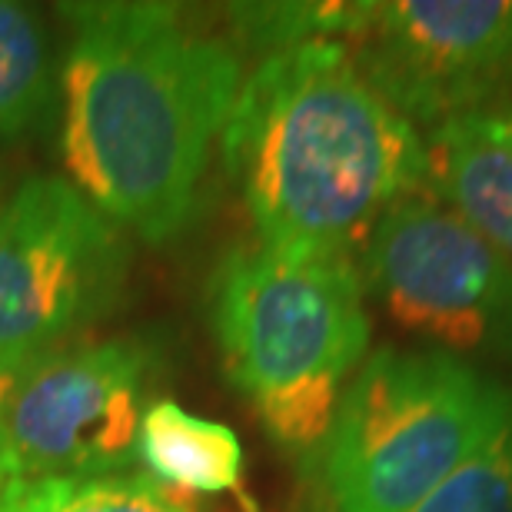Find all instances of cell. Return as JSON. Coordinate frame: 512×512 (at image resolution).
Returning <instances> with one entry per match:
<instances>
[{"instance_id":"15","label":"cell","mask_w":512,"mask_h":512,"mask_svg":"<svg viewBox=\"0 0 512 512\" xmlns=\"http://www.w3.org/2000/svg\"><path fill=\"white\" fill-rule=\"evenodd\" d=\"M489 120H493V127L499 130V137H503L509 147H512V107H503V110H486Z\"/></svg>"},{"instance_id":"3","label":"cell","mask_w":512,"mask_h":512,"mask_svg":"<svg viewBox=\"0 0 512 512\" xmlns=\"http://www.w3.org/2000/svg\"><path fill=\"white\" fill-rule=\"evenodd\" d=\"M207 316L223 373L250 396L266 436L313 459L370 346L356 260L240 243L213 266Z\"/></svg>"},{"instance_id":"6","label":"cell","mask_w":512,"mask_h":512,"mask_svg":"<svg viewBox=\"0 0 512 512\" xmlns=\"http://www.w3.org/2000/svg\"><path fill=\"white\" fill-rule=\"evenodd\" d=\"M163 366L160 330L70 343L27 366L0 426V469L7 479L127 473Z\"/></svg>"},{"instance_id":"10","label":"cell","mask_w":512,"mask_h":512,"mask_svg":"<svg viewBox=\"0 0 512 512\" xmlns=\"http://www.w3.org/2000/svg\"><path fill=\"white\" fill-rule=\"evenodd\" d=\"M137 463L167 489L197 496L240 493L247 456L230 426L203 419L173 399H153L140 419Z\"/></svg>"},{"instance_id":"13","label":"cell","mask_w":512,"mask_h":512,"mask_svg":"<svg viewBox=\"0 0 512 512\" xmlns=\"http://www.w3.org/2000/svg\"><path fill=\"white\" fill-rule=\"evenodd\" d=\"M373 4H237L230 7L233 44L270 54L310 40H350L363 30Z\"/></svg>"},{"instance_id":"9","label":"cell","mask_w":512,"mask_h":512,"mask_svg":"<svg viewBox=\"0 0 512 512\" xmlns=\"http://www.w3.org/2000/svg\"><path fill=\"white\" fill-rule=\"evenodd\" d=\"M429 187L512 260V147L483 114L429 130Z\"/></svg>"},{"instance_id":"7","label":"cell","mask_w":512,"mask_h":512,"mask_svg":"<svg viewBox=\"0 0 512 512\" xmlns=\"http://www.w3.org/2000/svg\"><path fill=\"white\" fill-rule=\"evenodd\" d=\"M356 266L406 333L453 356L512 363V260L433 190L393 203Z\"/></svg>"},{"instance_id":"2","label":"cell","mask_w":512,"mask_h":512,"mask_svg":"<svg viewBox=\"0 0 512 512\" xmlns=\"http://www.w3.org/2000/svg\"><path fill=\"white\" fill-rule=\"evenodd\" d=\"M256 227L283 253L363 250L393 203L429 187L426 137L370 84L346 40L266 54L220 137Z\"/></svg>"},{"instance_id":"5","label":"cell","mask_w":512,"mask_h":512,"mask_svg":"<svg viewBox=\"0 0 512 512\" xmlns=\"http://www.w3.org/2000/svg\"><path fill=\"white\" fill-rule=\"evenodd\" d=\"M127 276V233L74 183H20L0 203V373H24L114 313Z\"/></svg>"},{"instance_id":"17","label":"cell","mask_w":512,"mask_h":512,"mask_svg":"<svg viewBox=\"0 0 512 512\" xmlns=\"http://www.w3.org/2000/svg\"><path fill=\"white\" fill-rule=\"evenodd\" d=\"M7 483H10V479L4 476V469H0V503H4V489H7Z\"/></svg>"},{"instance_id":"1","label":"cell","mask_w":512,"mask_h":512,"mask_svg":"<svg viewBox=\"0 0 512 512\" xmlns=\"http://www.w3.org/2000/svg\"><path fill=\"white\" fill-rule=\"evenodd\" d=\"M60 160L124 233L167 243L200 207L210 153L243 87L240 47L187 7L64 4Z\"/></svg>"},{"instance_id":"12","label":"cell","mask_w":512,"mask_h":512,"mask_svg":"<svg viewBox=\"0 0 512 512\" xmlns=\"http://www.w3.org/2000/svg\"><path fill=\"white\" fill-rule=\"evenodd\" d=\"M0 512H197L147 473L10 479Z\"/></svg>"},{"instance_id":"16","label":"cell","mask_w":512,"mask_h":512,"mask_svg":"<svg viewBox=\"0 0 512 512\" xmlns=\"http://www.w3.org/2000/svg\"><path fill=\"white\" fill-rule=\"evenodd\" d=\"M20 380V373H0V426H4V413H7V403L14 396V386ZM7 476V473H4Z\"/></svg>"},{"instance_id":"11","label":"cell","mask_w":512,"mask_h":512,"mask_svg":"<svg viewBox=\"0 0 512 512\" xmlns=\"http://www.w3.org/2000/svg\"><path fill=\"white\" fill-rule=\"evenodd\" d=\"M57 87L44 20L24 4L0 0V140L27 137L44 124Z\"/></svg>"},{"instance_id":"4","label":"cell","mask_w":512,"mask_h":512,"mask_svg":"<svg viewBox=\"0 0 512 512\" xmlns=\"http://www.w3.org/2000/svg\"><path fill=\"white\" fill-rule=\"evenodd\" d=\"M512 389L443 350L380 346L310 463L323 512H409L503 426Z\"/></svg>"},{"instance_id":"8","label":"cell","mask_w":512,"mask_h":512,"mask_svg":"<svg viewBox=\"0 0 512 512\" xmlns=\"http://www.w3.org/2000/svg\"><path fill=\"white\" fill-rule=\"evenodd\" d=\"M356 64L409 124L429 130L483 114L512 80V0L373 4Z\"/></svg>"},{"instance_id":"14","label":"cell","mask_w":512,"mask_h":512,"mask_svg":"<svg viewBox=\"0 0 512 512\" xmlns=\"http://www.w3.org/2000/svg\"><path fill=\"white\" fill-rule=\"evenodd\" d=\"M409 512H512V406L496 436Z\"/></svg>"}]
</instances>
